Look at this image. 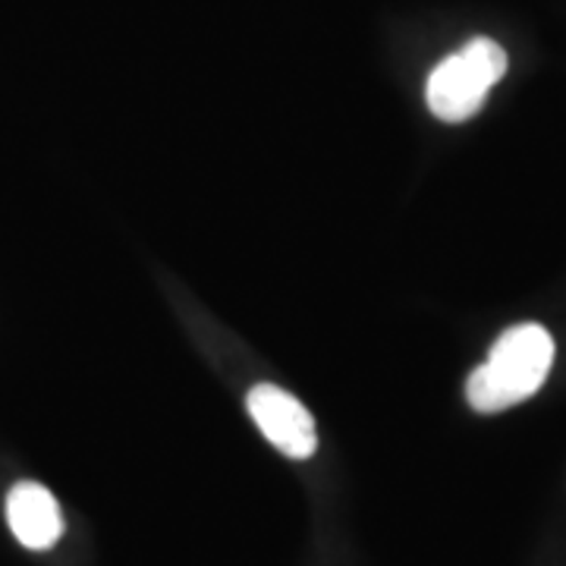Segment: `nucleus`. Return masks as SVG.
Listing matches in <instances>:
<instances>
[{"label":"nucleus","mask_w":566,"mask_h":566,"mask_svg":"<svg viewBox=\"0 0 566 566\" xmlns=\"http://www.w3.org/2000/svg\"><path fill=\"white\" fill-rule=\"evenodd\" d=\"M249 416L264 438L290 460H308L318 450L315 419L293 394L274 385H255L249 390Z\"/></svg>","instance_id":"obj_3"},{"label":"nucleus","mask_w":566,"mask_h":566,"mask_svg":"<svg viewBox=\"0 0 566 566\" xmlns=\"http://www.w3.org/2000/svg\"><path fill=\"white\" fill-rule=\"evenodd\" d=\"M7 523L20 545L48 551L63 535L61 506L54 494L39 482H20L7 497Z\"/></svg>","instance_id":"obj_4"},{"label":"nucleus","mask_w":566,"mask_h":566,"mask_svg":"<svg viewBox=\"0 0 566 566\" xmlns=\"http://www.w3.org/2000/svg\"><path fill=\"white\" fill-rule=\"evenodd\" d=\"M506 51L491 39L465 41L457 54L441 61L431 76L424 98L438 120L463 123L475 117L485 104L488 92L504 80Z\"/></svg>","instance_id":"obj_2"},{"label":"nucleus","mask_w":566,"mask_h":566,"mask_svg":"<svg viewBox=\"0 0 566 566\" xmlns=\"http://www.w3.org/2000/svg\"><path fill=\"white\" fill-rule=\"evenodd\" d=\"M554 365V340L542 324H516L504 331L488 359L465 381V397L475 412H504L528 400L545 385Z\"/></svg>","instance_id":"obj_1"}]
</instances>
